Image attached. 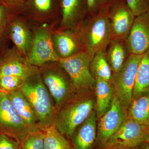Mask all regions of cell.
Masks as SVG:
<instances>
[{
	"instance_id": "obj_22",
	"label": "cell",
	"mask_w": 149,
	"mask_h": 149,
	"mask_svg": "<svg viewBox=\"0 0 149 149\" xmlns=\"http://www.w3.org/2000/svg\"><path fill=\"white\" fill-rule=\"evenodd\" d=\"M128 118L149 126V93L134 99L129 107Z\"/></svg>"
},
{
	"instance_id": "obj_32",
	"label": "cell",
	"mask_w": 149,
	"mask_h": 149,
	"mask_svg": "<svg viewBox=\"0 0 149 149\" xmlns=\"http://www.w3.org/2000/svg\"><path fill=\"white\" fill-rule=\"evenodd\" d=\"M27 0H1V4L4 5L15 13L19 14Z\"/></svg>"
},
{
	"instance_id": "obj_27",
	"label": "cell",
	"mask_w": 149,
	"mask_h": 149,
	"mask_svg": "<svg viewBox=\"0 0 149 149\" xmlns=\"http://www.w3.org/2000/svg\"><path fill=\"white\" fill-rule=\"evenodd\" d=\"M44 130L31 131L19 143L20 149H45Z\"/></svg>"
},
{
	"instance_id": "obj_28",
	"label": "cell",
	"mask_w": 149,
	"mask_h": 149,
	"mask_svg": "<svg viewBox=\"0 0 149 149\" xmlns=\"http://www.w3.org/2000/svg\"><path fill=\"white\" fill-rule=\"evenodd\" d=\"M26 79L13 75L0 76V91L8 93L20 90Z\"/></svg>"
},
{
	"instance_id": "obj_9",
	"label": "cell",
	"mask_w": 149,
	"mask_h": 149,
	"mask_svg": "<svg viewBox=\"0 0 149 149\" xmlns=\"http://www.w3.org/2000/svg\"><path fill=\"white\" fill-rule=\"evenodd\" d=\"M148 127L128 118L104 146L107 149H127L147 143Z\"/></svg>"
},
{
	"instance_id": "obj_21",
	"label": "cell",
	"mask_w": 149,
	"mask_h": 149,
	"mask_svg": "<svg viewBox=\"0 0 149 149\" xmlns=\"http://www.w3.org/2000/svg\"><path fill=\"white\" fill-rule=\"evenodd\" d=\"M149 93V50L143 54L136 74L133 100Z\"/></svg>"
},
{
	"instance_id": "obj_1",
	"label": "cell",
	"mask_w": 149,
	"mask_h": 149,
	"mask_svg": "<svg viewBox=\"0 0 149 149\" xmlns=\"http://www.w3.org/2000/svg\"><path fill=\"white\" fill-rule=\"evenodd\" d=\"M36 113L39 127L45 130L54 125L57 110L49 92L44 84L38 68L25 79L20 89Z\"/></svg>"
},
{
	"instance_id": "obj_31",
	"label": "cell",
	"mask_w": 149,
	"mask_h": 149,
	"mask_svg": "<svg viewBox=\"0 0 149 149\" xmlns=\"http://www.w3.org/2000/svg\"><path fill=\"white\" fill-rule=\"evenodd\" d=\"M0 149H20L19 143L4 133L0 134Z\"/></svg>"
},
{
	"instance_id": "obj_8",
	"label": "cell",
	"mask_w": 149,
	"mask_h": 149,
	"mask_svg": "<svg viewBox=\"0 0 149 149\" xmlns=\"http://www.w3.org/2000/svg\"><path fill=\"white\" fill-rule=\"evenodd\" d=\"M52 35L47 27H41L35 30L31 49L25 59L27 64L38 67L49 63L58 61L59 59L54 49Z\"/></svg>"
},
{
	"instance_id": "obj_19",
	"label": "cell",
	"mask_w": 149,
	"mask_h": 149,
	"mask_svg": "<svg viewBox=\"0 0 149 149\" xmlns=\"http://www.w3.org/2000/svg\"><path fill=\"white\" fill-rule=\"evenodd\" d=\"M96 116L94 111L77 128L73 138L74 149H91L95 140Z\"/></svg>"
},
{
	"instance_id": "obj_15",
	"label": "cell",
	"mask_w": 149,
	"mask_h": 149,
	"mask_svg": "<svg viewBox=\"0 0 149 149\" xmlns=\"http://www.w3.org/2000/svg\"><path fill=\"white\" fill-rule=\"evenodd\" d=\"M19 14L36 20H49L60 15V0H27Z\"/></svg>"
},
{
	"instance_id": "obj_30",
	"label": "cell",
	"mask_w": 149,
	"mask_h": 149,
	"mask_svg": "<svg viewBox=\"0 0 149 149\" xmlns=\"http://www.w3.org/2000/svg\"><path fill=\"white\" fill-rule=\"evenodd\" d=\"M116 0H87L89 14L93 16L104 9L109 7Z\"/></svg>"
},
{
	"instance_id": "obj_16",
	"label": "cell",
	"mask_w": 149,
	"mask_h": 149,
	"mask_svg": "<svg viewBox=\"0 0 149 149\" xmlns=\"http://www.w3.org/2000/svg\"><path fill=\"white\" fill-rule=\"evenodd\" d=\"M52 40L59 59L67 58L82 51L80 49L83 45L80 35L71 30L52 33Z\"/></svg>"
},
{
	"instance_id": "obj_17",
	"label": "cell",
	"mask_w": 149,
	"mask_h": 149,
	"mask_svg": "<svg viewBox=\"0 0 149 149\" xmlns=\"http://www.w3.org/2000/svg\"><path fill=\"white\" fill-rule=\"evenodd\" d=\"M62 27H74L88 13L87 0H60Z\"/></svg>"
},
{
	"instance_id": "obj_4",
	"label": "cell",
	"mask_w": 149,
	"mask_h": 149,
	"mask_svg": "<svg viewBox=\"0 0 149 149\" xmlns=\"http://www.w3.org/2000/svg\"><path fill=\"white\" fill-rule=\"evenodd\" d=\"M93 57L84 50L67 58L59 59L58 62L69 76L73 88L85 90L95 85L96 79L90 67Z\"/></svg>"
},
{
	"instance_id": "obj_3",
	"label": "cell",
	"mask_w": 149,
	"mask_h": 149,
	"mask_svg": "<svg viewBox=\"0 0 149 149\" xmlns=\"http://www.w3.org/2000/svg\"><path fill=\"white\" fill-rule=\"evenodd\" d=\"M93 100H78L61 107L57 111L54 125L60 132L67 138H72L77 128L93 111Z\"/></svg>"
},
{
	"instance_id": "obj_24",
	"label": "cell",
	"mask_w": 149,
	"mask_h": 149,
	"mask_svg": "<svg viewBox=\"0 0 149 149\" xmlns=\"http://www.w3.org/2000/svg\"><path fill=\"white\" fill-rule=\"evenodd\" d=\"M106 55L107 60L113 73H117L126 60L125 47L119 40H112Z\"/></svg>"
},
{
	"instance_id": "obj_12",
	"label": "cell",
	"mask_w": 149,
	"mask_h": 149,
	"mask_svg": "<svg viewBox=\"0 0 149 149\" xmlns=\"http://www.w3.org/2000/svg\"><path fill=\"white\" fill-rule=\"evenodd\" d=\"M126 48L130 54L143 55L149 50V10L135 17L128 37Z\"/></svg>"
},
{
	"instance_id": "obj_36",
	"label": "cell",
	"mask_w": 149,
	"mask_h": 149,
	"mask_svg": "<svg viewBox=\"0 0 149 149\" xmlns=\"http://www.w3.org/2000/svg\"></svg>"
},
{
	"instance_id": "obj_10",
	"label": "cell",
	"mask_w": 149,
	"mask_h": 149,
	"mask_svg": "<svg viewBox=\"0 0 149 149\" xmlns=\"http://www.w3.org/2000/svg\"><path fill=\"white\" fill-rule=\"evenodd\" d=\"M135 17L125 0H116L110 7L109 13L112 40L126 39Z\"/></svg>"
},
{
	"instance_id": "obj_23",
	"label": "cell",
	"mask_w": 149,
	"mask_h": 149,
	"mask_svg": "<svg viewBox=\"0 0 149 149\" xmlns=\"http://www.w3.org/2000/svg\"><path fill=\"white\" fill-rule=\"evenodd\" d=\"M91 70L95 78L98 77L109 82L112 77L111 69L107 60L105 51L98 52L93 56L91 60Z\"/></svg>"
},
{
	"instance_id": "obj_33",
	"label": "cell",
	"mask_w": 149,
	"mask_h": 149,
	"mask_svg": "<svg viewBox=\"0 0 149 149\" xmlns=\"http://www.w3.org/2000/svg\"><path fill=\"white\" fill-rule=\"evenodd\" d=\"M143 149H149V143H146V144L144 145Z\"/></svg>"
},
{
	"instance_id": "obj_5",
	"label": "cell",
	"mask_w": 149,
	"mask_h": 149,
	"mask_svg": "<svg viewBox=\"0 0 149 149\" xmlns=\"http://www.w3.org/2000/svg\"><path fill=\"white\" fill-rule=\"evenodd\" d=\"M142 56L130 54L119 71L111 78L115 95L125 109L133 101V88Z\"/></svg>"
},
{
	"instance_id": "obj_35",
	"label": "cell",
	"mask_w": 149,
	"mask_h": 149,
	"mask_svg": "<svg viewBox=\"0 0 149 149\" xmlns=\"http://www.w3.org/2000/svg\"><path fill=\"white\" fill-rule=\"evenodd\" d=\"M1 0H0V4H1Z\"/></svg>"
},
{
	"instance_id": "obj_13",
	"label": "cell",
	"mask_w": 149,
	"mask_h": 149,
	"mask_svg": "<svg viewBox=\"0 0 149 149\" xmlns=\"http://www.w3.org/2000/svg\"><path fill=\"white\" fill-rule=\"evenodd\" d=\"M16 48L6 49L0 54V76L13 75L27 78L38 69L22 60Z\"/></svg>"
},
{
	"instance_id": "obj_37",
	"label": "cell",
	"mask_w": 149,
	"mask_h": 149,
	"mask_svg": "<svg viewBox=\"0 0 149 149\" xmlns=\"http://www.w3.org/2000/svg\"><path fill=\"white\" fill-rule=\"evenodd\" d=\"M1 132H0V134H1Z\"/></svg>"
},
{
	"instance_id": "obj_7",
	"label": "cell",
	"mask_w": 149,
	"mask_h": 149,
	"mask_svg": "<svg viewBox=\"0 0 149 149\" xmlns=\"http://www.w3.org/2000/svg\"><path fill=\"white\" fill-rule=\"evenodd\" d=\"M31 130L14 106L8 93L0 91V132L19 143Z\"/></svg>"
},
{
	"instance_id": "obj_26",
	"label": "cell",
	"mask_w": 149,
	"mask_h": 149,
	"mask_svg": "<svg viewBox=\"0 0 149 149\" xmlns=\"http://www.w3.org/2000/svg\"><path fill=\"white\" fill-rule=\"evenodd\" d=\"M14 13L6 6L0 4V54L7 49L6 45L8 40L6 35L7 27Z\"/></svg>"
},
{
	"instance_id": "obj_29",
	"label": "cell",
	"mask_w": 149,
	"mask_h": 149,
	"mask_svg": "<svg viewBox=\"0 0 149 149\" xmlns=\"http://www.w3.org/2000/svg\"><path fill=\"white\" fill-rule=\"evenodd\" d=\"M134 16L136 17L149 10V0H125Z\"/></svg>"
},
{
	"instance_id": "obj_18",
	"label": "cell",
	"mask_w": 149,
	"mask_h": 149,
	"mask_svg": "<svg viewBox=\"0 0 149 149\" xmlns=\"http://www.w3.org/2000/svg\"><path fill=\"white\" fill-rule=\"evenodd\" d=\"M8 94L17 113L29 129L31 131L40 129L37 115L29 101L21 91L17 90Z\"/></svg>"
},
{
	"instance_id": "obj_11",
	"label": "cell",
	"mask_w": 149,
	"mask_h": 149,
	"mask_svg": "<svg viewBox=\"0 0 149 149\" xmlns=\"http://www.w3.org/2000/svg\"><path fill=\"white\" fill-rule=\"evenodd\" d=\"M125 108L114 96L109 109L100 118L98 123V138L104 145L128 118Z\"/></svg>"
},
{
	"instance_id": "obj_20",
	"label": "cell",
	"mask_w": 149,
	"mask_h": 149,
	"mask_svg": "<svg viewBox=\"0 0 149 149\" xmlns=\"http://www.w3.org/2000/svg\"><path fill=\"white\" fill-rule=\"evenodd\" d=\"M95 79L97 115L100 118L111 107L114 96V91L108 81L98 77Z\"/></svg>"
},
{
	"instance_id": "obj_34",
	"label": "cell",
	"mask_w": 149,
	"mask_h": 149,
	"mask_svg": "<svg viewBox=\"0 0 149 149\" xmlns=\"http://www.w3.org/2000/svg\"><path fill=\"white\" fill-rule=\"evenodd\" d=\"M147 143H149V126L148 128V141H147Z\"/></svg>"
},
{
	"instance_id": "obj_2",
	"label": "cell",
	"mask_w": 149,
	"mask_h": 149,
	"mask_svg": "<svg viewBox=\"0 0 149 149\" xmlns=\"http://www.w3.org/2000/svg\"><path fill=\"white\" fill-rule=\"evenodd\" d=\"M109 7L107 8L92 16L89 23L80 34L85 50L91 55L105 51L112 40L109 13Z\"/></svg>"
},
{
	"instance_id": "obj_14",
	"label": "cell",
	"mask_w": 149,
	"mask_h": 149,
	"mask_svg": "<svg viewBox=\"0 0 149 149\" xmlns=\"http://www.w3.org/2000/svg\"><path fill=\"white\" fill-rule=\"evenodd\" d=\"M6 35L19 52L27 56L32 47L33 35L19 14L14 13L7 27Z\"/></svg>"
},
{
	"instance_id": "obj_25",
	"label": "cell",
	"mask_w": 149,
	"mask_h": 149,
	"mask_svg": "<svg viewBox=\"0 0 149 149\" xmlns=\"http://www.w3.org/2000/svg\"><path fill=\"white\" fill-rule=\"evenodd\" d=\"M45 132V149H74L54 125L47 128Z\"/></svg>"
},
{
	"instance_id": "obj_6",
	"label": "cell",
	"mask_w": 149,
	"mask_h": 149,
	"mask_svg": "<svg viewBox=\"0 0 149 149\" xmlns=\"http://www.w3.org/2000/svg\"><path fill=\"white\" fill-rule=\"evenodd\" d=\"M46 64L39 68L44 84L55 102L56 110H58L69 97L72 86L70 79H68L63 70V68L57 64Z\"/></svg>"
}]
</instances>
